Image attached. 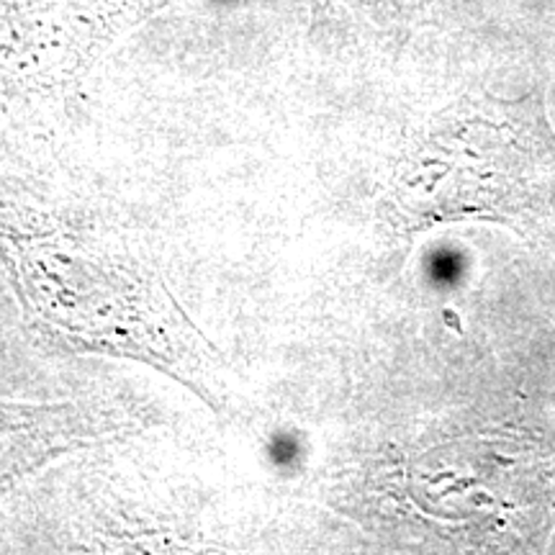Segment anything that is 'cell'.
Instances as JSON below:
<instances>
[{
	"label": "cell",
	"mask_w": 555,
	"mask_h": 555,
	"mask_svg": "<svg viewBox=\"0 0 555 555\" xmlns=\"http://www.w3.org/2000/svg\"><path fill=\"white\" fill-rule=\"evenodd\" d=\"M0 270L31 327L54 345L152 365L221 409L219 350L134 249L31 227L0 201Z\"/></svg>",
	"instance_id": "6da1fadb"
},
{
	"label": "cell",
	"mask_w": 555,
	"mask_h": 555,
	"mask_svg": "<svg viewBox=\"0 0 555 555\" xmlns=\"http://www.w3.org/2000/svg\"><path fill=\"white\" fill-rule=\"evenodd\" d=\"M555 139L535 103H489L448 116L409 152L397 201L409 221L489 219L517 224L551 196Z\"/></svg>",
	"instance_id": "7a4b0ae2"
},
{
	"label": "cell",
	"mask_w": 555,
	"mask_h": 555,
	"mask_svg": "<svg viewBox=\"0 0 555 555\" xmlns=\"http://www.w3.org/2000/svg\"><path fill=\"white\" fill-rule=\"evenodd\" d=\"M176 0H0V78L34 93L69 90L116 41Z\"/></svg>",
	"instance_id": "3957f363"
},
{
	"label": "cell",
	"mask_w": 555,
	"mask_h": 555,
	"mask_svg": "<svg viewBox=\"0 0 555 555\" xmlns=\"http://www.w3.org/2000/svg\"><path fill=\"white\" fill-rule=\"evenodd\" d=\"M119 422L75 401L24 404L0 399V504L26 478L114 435Z\"/></svg>",
	"instance_id": "277c9868"
},
{
	"label": "cell",
	"mask_w": 555,
	"mask_h": 555,
	"mask_svg": "<svg viewBox=\"0 0 555 555\" xmlns=\"http://www.w3.org/2000/svg\"><path fill=\"white\" fill-rule=\"evenodd\" d=\"M330 3H337V0H317V5H330Z\"/></svg>",
	"instance_id": "5b68a950"
}]
</instances>
